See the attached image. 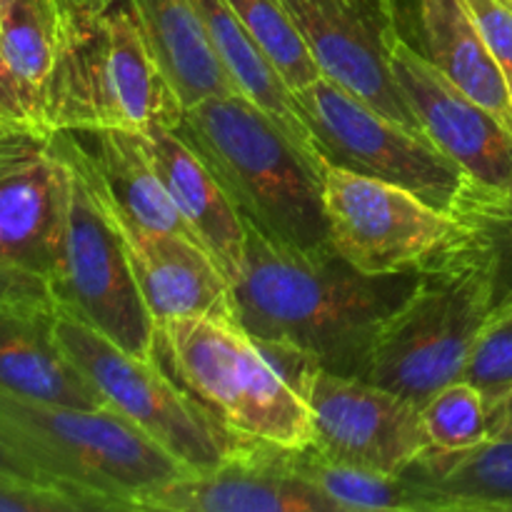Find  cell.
Here are the masks:
<instances>
[{"label":"cell","mask_w":512,"mask_h":512,"mask_svg":"<svg viewBox=\"0 0 512 512\" xmlns=\"http://www.w3.org/2000/svg\"><path fill=\"white\" fill-rule=\"evenodd\" d=\"M25 303V305H55L53 288L43 275L30 270L0 265V305ZM58 308V305H55Z\"/></svg>","instance_id":"4dcf8cb0"},{"label":"cell","mask_w":512,"mask_h":512,"mask_svg":"<svg viewBox=\"0 0 512 512\" xmlns=\"http://www.w3.org/2000/svg\"><path fill=\"white\" fill-rule=\"evenodd\" d=\"M150 512H340L323 493L280 465L275 443L245 438L243 448L210 470H188L140 500Z\"/></svg>","instance_id":"9a60e30c"},{"label":"cell","mask_w":512,"mask_h":512,"mask_svg":"<svg viewBox=\"0 0 512 512\" xmlns=\"http://www.w3.org/2000/svg\"><path fill=\"white\" fill-rule=\"evenodd\" d=\"M488 45L490 55L503 70L512 95V8L503 0H463Z\"/></svg>","instance_id":"f1b7e54d"},{"label":"cell","mask_w":512,"mask_h":512,"mask_svg":"<svg viewBox=\"0 0 512 512\" xmlns=\"http://www.w3.org/2000/svg\"><path fill=\"white\" fill-rule=\"evenodd\" d=\"M320 78L423 135L393 75L395 0H283Z\"/></svg>","instance_id":"8fae6325"},{"label":"cell","mask_w":512,"mask_h":512,"mask_svg":"<svg viewBox=\"0 0 512 512\" xmlns=\"http://www.w3.org/2000/svg\"><path fill=\"white\" fill-rule=\"evenodd\" d=\"M463 220V218H460ZM495 313V260L478 230L420 270L418 283L390 315L365 380L423 405L465 378L475 343Z\"/></svg>","instance_id":"277c9868"},{"label":"cell","mask_w":512,"mask_h":512,"mask_svg":"<svg viewBox=\"0 0 512 512\" xmlns=\"http://www.w3.org/2000/svg\"><path fill=\"white\" fill-rule=\"evenodd\" d=\"M293 100L323 165L403 185L448 213L463 198L470 175L455 160L340 85L318 78Z\"/></svg>","instance_id":"9c48e42d"},{"label":"cell","mask_w":512,"mask_h":512,"mask_svg":"<svg viewBox=\"0 0 512 512\" xmlns=\"http://www.w3.org/2000/svg\"><path fill=\"white\" fill-rule=\"evenodd\" d=\"M245 228L243 273L233 283L235 323L255 338L295 343L325 370L365 378L385 323L420 273H360L330 245L293 248Z\"/></svg>","instance_id":"6da1fadb"},{"label":"cell","mask_w":512,"mask_h":512,"mask_svg":"<svg viewBox=\"0 0 512 512\" xmlns=\"http://www.w3.org/2000/svg\"><path fill=\"white\" fill-rule=\"evenodd\" d=\"M0 440L85 512L138 510L183 463L110 408L43 403L0 388Z\"/></svg>","instance_id":"3957f363"},{"label":"cell","mask_w":512,"mask_h":512,"mask_svg":"<svg viewBox=\"0 0 512 512\" xmlns=\"http://www.w3.org/2000/svg\"><path fill=\"white\" fill-rule=\"evenodd\" d=\"M55 148L68 170L63 230L50 275L55 305L128 353L155 358L158 328L140 295L123 233L98 190L58 140Z\"/></svg>","instance_id":"ba28073f"},{"label":"cell","mask_w":512,"mask_h":512,"mask_svg":"<svg viewBox=\"0 0 512 512\" xmlns=\"http://www.w3.org/2000/svg\"><path fill=\"white\" fill-rule=\"evenodd\" d=\"M190 3H193L198 18L203 20L210 45L218 53L220 63H223L225 73L230 75L238 93H243L255 105L268 110L295 143L303 145L313 158L320 160L308 128L303 125L298 108H295L293 93L280 80L273 65L263 58V53L250 40V35L245 33L243 23L235 15V10L230 8L228 0H190Z\"/></svg>","instance_id":"603a6c76"},{"label":"cell","mask_w":512,"mask_h":512,"mask_svg":"<svg viewBox=\"0 0 512 512\" xmlns=\"http://www.w3.org/2000/svg\"><path fill=\"white\" fill-rule=\"evenodd\" d=\"M423 428L430 448L443 453H460L490 440L488 400L483 390L468 380L445 385L443 390L420 405Z\"/></svg>","instance_id":"484cf974"},{"label":"cell","mask_w":512,"mask_h":512,"mask_svg":"<svg viewBox=\"0 0 512 512\" xmlns=\"http://www.w3.org/2000/svg\"><path fill=\"white\" fill-rule=\"evenodd\" d=\"M175 133L218 178L243 220L293 248H325L323 168L243 93L183 108Z\"/></svg>","instance_id":"7a4b0ae2"},{"label":"cell","mask_w":512,"mask_h":512,"mask_svg":"<svg viewBox=\"0 0 512 512\" xmlns=\"http://www.w3.org/2000/svg\"><path fill=\"white\" fill-rule=\"evenodd\" d=\"M155 355L233 433L285 448L313 443L308 403L235 320L188 318L158 325Z\"/></svg>","instance_id":"8992f818"},{"label":"cell","mask_w":512,"mask_h":512,"mask_svg":"<svg viewBox=\"0 0 512 512\" xmlns=\"http://www.w3.org/2000/svg\"><path fill=\"white\" fill-rule=\"evenodd\" d=\"M398 30L433 68L512 133V95L463 0H395Z\"/></svg>","instance_id":"ac0fdd59"},{"label":"cell","mask_w":512,"mask_h":512,"mask_svg":"<svg viewBox=\"0 0 512 512\" xmlns=\"http://www.w3.org/2000/svg\"><path fill=\"white\" fill-rule=\"evenodd\" d=\"M120 233L155 328L188 318L235 320L233 283L198 240L138 228Z\"/></svg>","instance_id":"e0dca14e"},{"label":"cell","mask_w":512,"mask_h":512,"mask_svg":"<svg viewBox=\"0 0 512 512\" xmlns=\"http://www.w3.org/2000/svg\"><path fill=\"white\" fill-rule=\"evenodd\" d=\"M465 380L483 390L488 405L512 388V305L490 318L475 343Z\"/></svg>","instance_id":"4316f807"},{"label":"cell","mask_w":512,"mask_h":512,"mask_svg":"<svg viewBox=\"0 0 512 512\" xmlns=\"http://www.w3.org/2000/svg\"><path fill=\"white\" fill-rule=\"evenodd\" d=\"M55 335L103 403L188 470L218 468L243 448L248 435L233 433L193 398L158 355L140 358L128 353L63 310L55 313Z\"/></svg>","instance_id":"52a82bcc"},{"label":"cell","mask_w":512,"mask_h":512,"mask_svg":"<svg viewBox=\"0 0 512 512\" xmlns=\"http://www.w3.org/2000/svg\"><path fill=\"white\" fill-rule=\"evenodd\" d=\"M63 155L53 133H0V265L50 283L65 213Z\"/></svg>","instance_id":"5bb4252c"},{"label":"cell","mask_w":512,"mask_h":512,"mask_svg":"<svg viewBox=\"0 0 512 512\" xmlns=\"http://www.w3.org/2000/svg\"><path fill=\"white\" fill-rule=\"evenodd\" d=\"M60 148L90 180L120 228L193 238L155 170L143 133L123 128L55 130Z\"/></svg>","instance_id":"2e32d148"},{"label":"cell","mask_w":512,"mask_h":512,"mask_svg":"<svg viewBox=\"0 0 512 512\" xmlns=\"http://www.w3.org/2000/svg\"><path fill=\"white\" fill-rule=\"evenodd\" d=\"M390 63L425 138L473 180L512 193L510 130L433 68L403 35L395 40Z\"/></svg>","instance_id":"4fadbf2b"},{"label":"cell","mask_w":512,"mask_h":512,"mask_svg":"<svg viewBox=\"0 0 512 512\" xmlns=\"http://www.w3.org/2000/svg\"><path fill=\"white\" fill-rule=\"evenodd\" d=\"M65 10H68L70 20H85L95 18V15H103L113 8L118 0H63Z\"/></svg>","instance_id":"836d02e7"},{"label":"cell","mask_w":512,"mask_h":512,"mask_svg":"<svg viewBox=\"0 0 512 512\" xmlns=\"http://www.w3.org/2000/svg\"><path fill=\"white\" fill-rule=\"evenodd\" d=\"M503 3H505V5H510V8H512V0H503Z\"/></svg>","instance_id":"e575fe53"},{"label":"cell","mask_w":512,"mask_h":512,"mask_svg":"<svg viewBox=\"0 0 512 512\" xmlns=\"http://www.w3.org/2000/svg\"><path fill=\"white\" fill-rule=\"evenodd\" d=\"M155 170L163 178L170 200L188 223L205 253L218 263L230 283L240 278L245 263L248 228L208 165L175 133L173 125L143 130Z\"/></svg>","instance_id":"d6986e66"},{"label":"cell","mask_w":512,"mask_h":512,"mask_svg":"<svg viewBox=\"0 0 512 512\" xmlns=\"http://www.w3.org/2000/svg\"><path fill=\"white\" fill-rule=\"evenodd\" d=\"M180 113L183 105L125 0L95 18H68L65 43L43 88V123L50 133H143L153 125H175Z\"/></svg>","instance_id":"5b68a950"},{"label":"cell","mask_w":512,"mask_h":512,"mask_svg":"<svg viewBox=\"0 0 512 512\" xmlns=\"http://www.w3.org/2000/svg\"><path fill=\"white\" fill-rule=\"evenodd\" d=\"M305 403L313 443L348 463L403 475L430 448L420 405L365 378L320 368Z\"/></svg>","instance_id":"7c38bea8"},{"label":"cell","mask_w":512,"mask_h":512,"mask_svg":"<svg viewBox=\"0 0 512 512\" xmlns=\"http://www.w3.org/2000/svg\"><path fill=\"white\" fill-rule=\"evenodd\" d=\"M263 58L273 65L290 93L320 78V70L290 18L283 0H228Z\"/></svg>","instance_id":"d4e9b609"},{"label":"cell","mask_w":512,"mask_h":512,"mask_svg":"<svg viewBox=\"0 0 512 512\" xmlns=\"http://www.w3.org/2000/svg\"><path fill=\"white\" fill-rule=\"evenodd\" d=\"M0 512H85L78 500L58 490L0 478Z\"/></svg>","instance_id":"f546056e"},{"label":"cell","mask_w":512,"mask_h":512,"mask_svg":"<svg viewBox=\"0 0 512 512\" xmlns=\"http://www.w3.org/2000/svg\"><path fill=\"white\" fill-rule=\"evenodd\" d=\"M490 440H512V388L488 405Z\"/></svg>","instance_id":"d6a6232c"},{"label":"cell","mask_w":512,"mask_h":512,"mask_svg":"<svg viewBox=\"0 0 512 512\" xmlns=\"http://www.w3.org/2000/svg\"><path fill=\"white\" fill-rule=\"evenodd\" d=\"M275 455L293 478L313 485L330 503H335L340 512H440L438 500L403 475H390L383 470L348 463L320 450L315 443L303 445V448L275 445Z\"/></svg>","instance_id":"7402d4cb"},{"label":"cell","mask_w":512,"mask_h":512,"mask_svg":"<svg viewBox=\"0 0 512 512\" xmlns=\"http://www.w3.org/2000/svg\"><path fill=\"white\" fill-rule=\"evenodd\" d=\"M55 305H0V388L43 403L108 408L60 348Z\"/></svg>","instance_id":"ffe728a7"},{"label":"cell","mask_w":512,"mask_h":512,"mask_svg":"<svg viewBox=\"0 0 512 512\" xmlns=\"http://www.w3.org/2000/svg\"><path fill=\"white\" fill-rule=\"evenodd\" d=\"M0 478H10V480H20V483H30V485H40V488H50L28 463H25L20 455H15L8 445L0 440ZM55 490V488H50ZM60 493V490H58Z\"/></svg>","instance_id":"1f68e13d"},{"label":"cell","mask_w":512,"mask_h":512,"mask_svg":"<svg viewBox=\"0 0 512 512\" xmlns=\"http://www.w3.org/2000/svg\"><path fill=\"white\" fill-rule=\"evenodd\" d=\"M68 33L63 0H0V53L43 105V88Z\"/></svg>","instance_id":"cb8c5ba5"},{"label":"cell","mask_w":512,"mask_h":512,"mask_svg":"<svg viewBox=\"0 0 512 512\" xmlns=\"http://www.w3.org/2000/svg\"><path fill=\"white\" fill-rule=\"evenodd\" d=\"M323 205L330 248L368 275L420 273L468 235L413 190L338 165L323 168Z\"/></svg>","instance_id":"30bf717a"},{"label":"cell","mask_w":512,"mask_h":512,"mask_svg":"<svg viewBox=\"0 0 512 512\" xmlns=\"http://www.w3.org/2000/svg\"><path fill=\"white\" fill-rule=\"evenodd\" d=\"M0 133H50L40 98L15 75L0 53Z\"/></svg>","instance_id":"83f0119b"},{"label":"cell","mask_w":512,"mask_h":512,"mask_svg":"<svg viewBox=\"0 0 512 512\" xmlns=\"http://www.w3.org/2000/svg\"><path fill=\"white\" fill-rule=\"evenodd\" d=\"M180 105L238 93L190 0H125Z\"/></svg>","instance_id":"44dd1931"}]
</instances>
